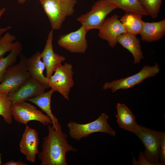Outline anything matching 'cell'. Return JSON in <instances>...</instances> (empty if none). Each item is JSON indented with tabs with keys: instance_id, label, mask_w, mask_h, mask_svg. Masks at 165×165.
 <instances>
[{
	"instance_id": "cell-15",
	"label": "cell",
	"mask_w": 165,
	"mask_h": 165,
	"mask_svg": "<svg viewBox=\"0 0 165 165\" xmlns=\"http://www.w3.org/2000/svg\"><path fill=\"white\" fill-rule=\"evenodd\" d=\"M41 53L37 51L31 57L26 58L27 68L31 77L40 82L46 89H48L49 79L43 74L45 67L41 59Z\"/></svg>"
},
{
	"instance_id": "cell-30",
	"label": "cell",
	"mask_w": 165,
	"mask_h": 165,
	"mask_svg": "<svg viewBox=\"0 0 165 165\" xmlns=\"http://www.w3.org/2000/svg\"><path fill=\"white\" fill-rule=\"evenodd\" d=\"M17 1L18 3L20 4H24L25 2L26 1L29 0H16ZM40 2L42 0H38Z\"/></svg>"
},
{
	"instance_id": "cell-24",
	"label": "cell",
	"mask_w": 165,
	"mask_h": 165,
	"mask_svg": "<svg viewBox=\"0 0 165 165\" xmlns=\"http://www.w3.org/2000/svg\"><path fill=\"white\" fill-rule=\"evenodd\" d=\"M148 15L156 19L159 13L162 0H138Z\"/></svg>"
},
{
	"instance_id": "cell-9",
	"label": "cell",
	"mask_w": 165,
	"mask_h": 165,
	"mask_svg": "<svg viewBox=\"0 0 165 165\" xmlns=\"http://www.w3.org/2000/svg\"><path fill=\"white\" fill-rule=\"evenodd\" d=\"M12 115L17 122L27 125L30 121H36L45 126L53 123L47 115L31 104L25 101L13 104L12 107Z\"/></svg>"
},
{
	"instance_id": "cell-22",
	"label": "cell",
	"mask_w": 165,
	"mask_h": 165,
	"mask_svg": "<svg viewBox=\"0 0 165 165\" xmlns=\"http://www.w3.org/2000/svg\"><path fill=\"white\" fill-rule=\"evenodd\" d=\"M23 46L21 43L16 40L10 53L5 57L0 58V82L7 68L16 63L18 57L21 54Z\"/></svg>"
},
{
	"instance_id": "cell-13",
	"label": "cell",
	"mask_w": 165,
	"mask_h": 165,
	"mask_svg": "<svg viewBox=\"0 0 165 165\" xmlns=\"http://www.w3.org/2000/svg\"><path fill=\"white\" fill-rule=\"evenodd\" d=\"M39 142L38 132L26 125L19 146L20 152L30 162H35L36 157L39 152L38 149Z\"/></svg>"
},
{
	"instance_id": "cell-25",
	"label": "cell",
	"mask_w": 165,
	"mask_h": 165,
	"mask_svg": "<svg viewBox=\"0 0 165 165\" xmlns=\"http://www.w3.org/2000/svg\"><path fill=\"white\" fill-rule=\"evenodd\" d=\"M16 39L15 36L9 32L0 38V58L7 52L12 51L15 45V42H13Z\"/></svg>"
},
{
	"instance_id": "cell-19",
	"label": "cell",
	"mask_w": 165,
	"mask_h": 165,
	"mask_svg": "<svg viewBox=\"0 0 165 165\" xmlns=\"http://www.w3.org/2000/svg\"><path fill=\"white\" fill-rule=\"evenodd\" d=\"M55 91L52 89L37 96L28 99L27 101L33 103L45 112L55 125L58 122L57 118L52 113L51 108V98L53 94Z\"/></svg>"
},
{
	"instance_id": "cell-17",
	"label": "cell",
	"mask_w": 165,
	"mask_h": 165,
	"mask_svg": "<svg viewBox=\"0 0 165 165\" xmlns=\"http://www.w3.org/2000/svg\"><path fill=\"white\" fill-rule=\"evenodd\" d=\"M116 107L117 112L116 117L119 127L131 133L135 132L140 125L136 122L132 112L124 104L118 103Z\"/></svg>"
},
{
	"instance_id": "cell-16",
	"label": "cell",
	"mask_w": 165,
	"mask_h": 165,
	"mask_svg": "<svg viewBox=\"0 0 165 165\" xmlns=\"http://www.w3.org/2000/svg\"><path fill=\"white\" fill-rule=\"evenodd\" d=\"M117 41L123 47L131 53L134 57V64L139 63L141 60L144 58L141 42L136 35L127 32L119 35Z\"/></svg>"
},
{
	"instance_id": "cell-5",
	"label": "cell",
	"mask_w": 165,
	"mask_h": 165,
	"mask_svg": "<svg viewBox=\"0 0 165 165\" xmlns=\"http://www.w3.org/2000/svg\"><path fill=\"white\" fill-rule=\"evenodd\" d=\"M134 133L141 140L145 147L143 153L147 160L151 165H162L159 159V150L165 132L140 125Z\"/></svg>"
},
{
	"instance_id": "cell-28",
	"label": "cell",
	"mask_w": 165,
	"mask_h": 165,
	"mask_svg": "<svg viewBox=\"0 0 165 165\" xmlns=\"http://www.w3.org/2000/svg\"><path fill=\"white\" fill-rule=\"evenodd\" d=\"M6 9L5 7H3L0 9V19L6 11ZM11 28L10 26H8L6 27L1 28H0V38L1 37L2 35L4 33L6 32L7 31Z\"/></svg>"
},
{
	"instance_id": "cell-6",
	"label": "cell",
	"mask_w": 165,
	"mask_h": 165,
	"mask_svg": "<svg viewBox=\"0 0 165 165\" xmlns=\"http://www.w3.org/2000/svg\"><path fill=\"white\" fill-rule=\"evenodd\" d=\"M116 9L106 0H98L94 4L90 11L79 16L77 20L82 26L89 31L99 30L107 15Z\"/></svg>"
},
{
	"instance_id": "cell-14",
	"label": "cell",
	"mask_w": 165,
	"mask_h": 165,
	"mask_svg": "<svg viewBox=\"0 0 165 165\" xmlns=\"http://www.w3.org/2000/svg\"><path fill=\"white\" fill-rule=\"evenodd\" d=\"M53 30L49 32L44 48L40 56L46 70V77L49 79L53 74L56 69L62 65V62L66 60L65 57L54 52L53 50Z\"/></svg>"
},
{
	"instance_id": "cell-1",
	"label": "cell",
	"mask_w": 165,
	"mask_h": 165,
	"mask_svg": "<svg viewBox=\"0 0 165 165\" xmlns=\"http://www.w3.org/2000/svg\"><path fill=\"white\" fill-rule=\"evenodd\" d=\"M48 126V133L43 138L42 151L38 154L41 165H67L66 154L77 149L68 143L67 135L62 130L60 123Z\"/></svg>"
},
{
	"instance_id": "cell-11",
	"label": "cell",
	"mask_w": 165,
	"mask_h": 165,
	"mask_svg": "<svg viewBox=\"0 0 165 165\" xmlns=\"http://www.w3.org/2000/svg\"><path fill=\"white\" fill-rule=\"evenodd\" d=\"M46 88L39 82L30 77L18 89L8 94L13 105L25 101L45 92Z\"/></svg>"
},
{
	"instance_id": "cell-21",
	"label": "cell",
	"mask_w": 165,
	"mask_h": 165,
	"mask_svg": "<svg viewBox=\"0 0 165 165\" xmlns=\"http://www.w3.org/2000/svg\"><path fill=\"white\" fill-rule=\"evenodd\" d=\"M126 13H134L143 16H148L147 12L140 4L138 0H106Z\"/></svg>"
},
{
	"instance_id": "cell-7",
	"label": "cell",
	"mask_w": 165,
	"mask_h": 165,
	"mask_svg": "<svg viewBox=\"0 0 165 165\" xmlns=\"http://www.w3.org/2000/svg\"><path fill=\"white\" fill-rule=\"evenodd\" d=\"M158 64L154 66L145 65L137 73L125 78L107 82L103 85V89H110L112 93L119 90L127 89L142 83L145 79L156 76L160 72Z\"/></svg>"
},
{
	"instance_id": "cell-2",
	"label": "cell",
	"mask_w": 165,
	"mask_h": 165,
	"mask_svg": "<svg viewBox=\"0 0 165 165\" xmlns=\"http://www.w3.org/2000/svg\"><path fill=\"white\" fill-rule=\"evenodd\" d=\"M40 2L53 30L61 29L66 18L73 15L77 2V0H42Z\"/></svg>"
},
{
	"instance_id": "cell-4",
	"label": "cell",
	"mask_w": 165,
	"mask_h": 165,
	"mask_svg": "<svg viewBox=\"0 0 165 165\" xmlns=\"http://www.w3.org/2000/svg\"><path fill=\"white\" fill-rule=\"evenodd\" d=\"M26 57L20 55L19 63L6 69L0 84V94L13 92L31 77L26 64Z\"/></svg>"
},
{
	"instance_id": "cell-8",
	"label": "cell",
	"mask_w": 165,
	"mask_h": 165,
	"mask_svg": "<svg viewBox=\"0 0 165 165\" xmlns=\"http://www.w3.org/2000/svg\"><path fill=\"white\" fill-rule=\"evenodd\" d=\"M54 72L49 79V87L59 92L64 99L69 100V94L74 84L72 65L65 63L57 68Z\"/></svg>"
},
{
	"instance_id": "cell-20",
	"label": "cell",
	"mask_w": 165,
	"mask_h": 165,
	"mask_svg": "<svg viewBox=\"0 0 165 165\" xmlns=\"http://www.w3.org/2000/svg\"><path fill=\"white\" fill-rule=\"evenodd\" d=\"M142 16L137 13H126L119 20L127 32L136 35L140 34L143 27Z\"/></svg>"
},
{
	"instance_id": "cell-27",
	"label": "cell",
	"mask_w": 165,
	"mask_h": 165,
	"mask_svg": "<svg viewBox=\"0 0 165 165\" xmlns=\"http://www.w3.org/2000/svg\"><path fill=\"white\" fill-rule=\"evenodd\" d=\"M133 165H149L151 164L147 160L143 152H141L139 154L138 160L133 157L132 161Z\"/></svg>"
},
{
	"instance_id": "cell-26",
	"label": "cell",
	"mask_w": 165,
	"mask_h": 165,
	"mask_svg": "<svg viewBox=\"0 0 165 165\" xmlns=\"http://www.w3.org/2000/svg\"><path fill=\"white\" fill-rule=\"evenodd\" d=\"M159 159L162 165L165 164V134L163 136L159 150Z\"/></svg>"
},
{
	"instance_id": "cell-12",
	"label": "cell",
	"mask_w": 165,
	"mask_h": 165,
	"mask_svg": "<svg viewBox=\"0 0 165 165\" xmlns=\"http://www.w3.org/2000/svg\"><path fill=\"white\" fill-rule=\"evenodd\" d=\"M119 18L118 15L114 14L107 18L99 29V37L107 41L112 48L117 44L118 36L127 32Z\"/></svg>"
},
{
	"instance_id": "cell-29",
	"label": "cell",
	"mask_w": 165,
	"mask_h": 165,
	"mask_svg": "<svg viewBox=\"0 0 165 165\" xmlns=\"http://www.w3.org/2000/svg\"><path fill=\"white\" fill-rule=\"evenodd\" d=\"M3 165H27V163L21 161L11 160L2 164Z\"/></svg>"
},
{
	"instance_id": "cell-10",
	"label": "cell",
	"mask_w": 165,
	"mask_h": 165,
	"mask_svg": "<svg viewBox=\"0 0 165 165\" xmlns=\"http://www.w3.org/2000/svg\"><path fill=\"white\" fill-rule=\"evenodd\" d=\"M89 31L82 26L75 31L60 36L57 43L71 53H85L88 46L86 35Z\"/></svg>"
},
{
	"instance_id": "cell-23",
	"label": "cell",
	"mask_w": 165,
	"mask_h": 165,
	"mask_svg": "<svg viewBox=\"0 0 165 165\" xmlns=\"http://www.w3.org/2000/svg\"><path fill=\"white\" fill-rule=\"evenodd\" d=\"M13 105L8 94H0V115L9 124L13 122Z\"/></svg>"
},
{
	"instance_id": "cell-31",
	"label": "cell",
	"mask_w": 165,
	"mask_h": 165,
	"mask_svg": "<svg viewBox=\"0 0 165 165\" xmlns=\"http://www.w3.org/2000/svg\"><path fill=\"white\" fill-rule=\"evenodd\" d=\"M1 156V154L0 153V165L2 164Z\"/></svg>"
},
{
	"instance_id": "cell-18",
	"label": "cell",
	"mask_w": 165,
	"mask_h": 165,
	"mask_svg": "<svg viewBox=\"0 0 165 165\" xmlns=\"http://www.w3.org/2000/svg\"><path fill=\"white\" fill-rule=\"evenodd\" d=\"M140 34L141 40L148 42L161 39L165 35V19L158 22H144Z\"/></svg>"
},
{
	"instance_id": "cell-3",
	"label": "cell",
	"mask_w": 165,
	"mask_h": 165,
	"mask_svg": "<svg viewBox=\"0 0 165 165\" xmlns=\"http://www.w3.org/2000/svg\"><path fill=\"white\" fill-rule=\"evenodd\" d=\"M109 116L102 112L95 120L85 124H80L72 121L67 125L70 137L76 141H79L91 134L102 132L115 137L116 131L108 122Z\"/></svg>"
}]
</instances>
